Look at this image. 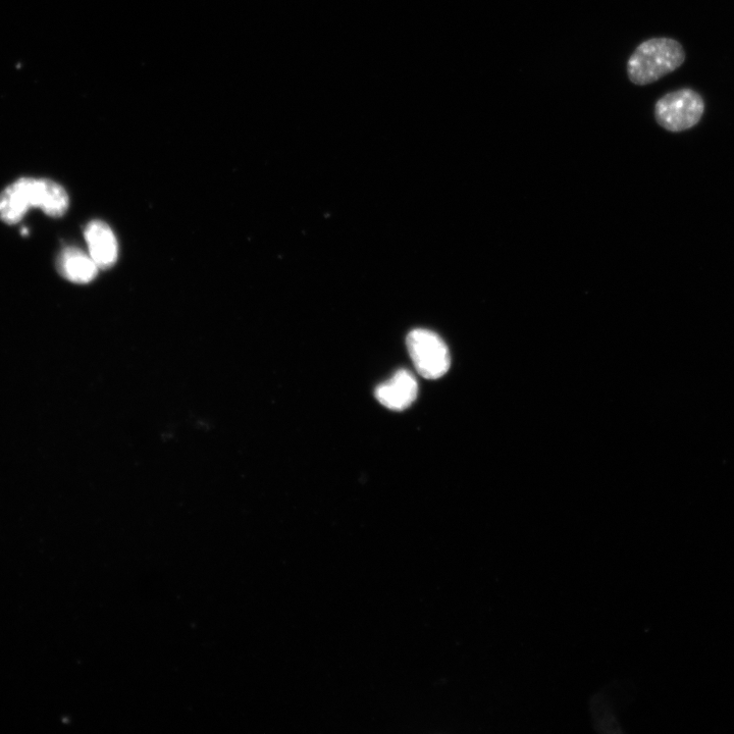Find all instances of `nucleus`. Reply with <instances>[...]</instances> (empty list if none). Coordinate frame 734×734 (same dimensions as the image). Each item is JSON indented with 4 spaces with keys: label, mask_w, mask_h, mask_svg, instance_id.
<instances>
[{
    "label": "nucleus",
    "mask_w": 734,
    "mask_h": 734,
    "mask_svg": "<svg viewBox=\"0 0 734 734\" xmlns=\"http://www.w3.org/2000/svg\"><path fill=\"white\" fill-rule=\"evenodd\" d=\"M31 207L41 208L52 218L64 216L69 196L58 183L46 179L23 178L0 194V220L9 225L22 221Z\"/></svg>",
    "instance_id": "1"
},
{
    "label": "nucleus",
    "mask_w": 734,
    "mask_h": 734,
    "mask_svg": "<svg viewBox=\"0 0 734 734\" xmlns=\"http://www.w3.org/2000/svg\"><path fill=\"white\" fill-rule=\"evenodd\" d=\"M686 61V51L677 40L652 38L641 43L627 62V76L638 86L655 83L676 71Z\"/></svg>",
    "instance_id": "2"
},
{
    "label": "nucleus",
    "mask_w": 734,
    "mask_h": 734,
    "mask_svg": "<svg viewBox=\"0 0 734 734\" xmlns=\"http://www.w3.org/2000/svg\"><path fill=\"white\" fill-rule=\"evenodd\" d=\"M705 112L702 96L692 89H680L662 96L655 106V119L665 130L673 133L697 126Z\"/></svg>",
    "instance_id": "3"
},
{
    "label": "nucleus",
    "mask_w": 734,
    "mask_h": 734,
    "mask_svg": "<svg viewBox=\"0 0 734 734\" xmlns=\"http://www.w3.org/2000/svg\"><path fill=\"white\" fill-rule=\"evenodd\" d=\"M407 348L418 374L428 380L442 378L450 369L447 345L435 333L416 329L407 336Z\"/></svg>",
    "instance_id": "4"
},
{
    "label": "nucleus",
    "mask_w": 734,
    "mask_h": 734,
    "mask_svg": "<svg viewBox=\"0 0 734 734\" xmlns=\"http://www.w3.org/2000/svg\"><path fill=\"white\" fill-rule=\"evenodd\" d=\"M85 240L89 255L100 270L111 269L117 262L119 246L117 238L109 225L93 221L85 230Z\"/></svg>",
    "instance_id": "5"
},
{
    "label": "nucleus",
    "mask_w": 734,
    "mask_h": 734,
    "mask_svg": "<svg viewBox=\"0 0 734 734\" xmlns=\"http://www.w3.org/2000/svg\"><path fill=\"white\" fill-rule=\"evenodd\" d=\"M417 393L418 384L414 376L406 370H401L377 388L376 397L385 407L401 411L413 404Z\"/></svg>",
    "instance_id": "6"
},
{
    "label": "nucleus",
    "mask_w": 734,
    "mask_h": 734,
    "mask_svg": "<svg viewBox=\"0 0 734 734\" xmlns=\"http://www.w3.org/2000/svg\"><path fill=\"white\" fill-rule=\"evenodd\" d=\"M58 269L65 279L76 284L92 282L99 270L90 255L74 247L66 248L61 253Z\"/></svg>",
    "instance_id": "7"
}]
</instances>
